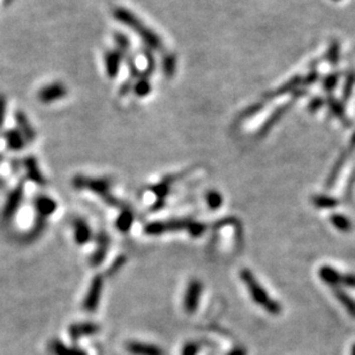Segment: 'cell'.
<instances>
[{
	"mask_svg": "<svg viewBox=\"0 0 355 355\" xmlns=\"http://www.w3.org/2000/svg\"><path fill=\"white\" fill-rule=\"evenodd\" d=\"M240 277H241L242 282L246 284L252 300H254L257 305L262 306L268 313L272 315H277L281 313L282 306L269 297V294L267 293V291L264 290V287L259 284L254 274H252L249 269H241V271H240Z\"/></svg>",
	"mask_w": 355,
	"mask_h": 355,
	"instance_id": "cell-1",
	"label": "cell"
},
{
	"mask_svg": "<svg viewBox=\"0 0 355 355\" xmlns=\"http://www.w3.org/2000/svg\"><path fill=\"white\" fill-rule=\"evenodd\" d=\"M73 186L76 189H86L95 194L101 195L106 202L112 204V206H116L118 203V201L109 194L110 188H111V181L105 179V178L95 179V178L77 175L73 179Z\"/></svg>",
	"mask_w": 355,
	"mask_h": 355,
	"instance_id": "cell-2",
	"label": "cell"
},
{
	"mask_svg": "<svg viewBox=\"0 0 355 355\" xmlns=\"http://www.w3.org/2000/svg\"><path fill=\"white\" fill-rule=\"evenodd\" d=\"M23 195H25V186H23L22 183H20L18 186L10 193V195L5 202V206L3 208L0 218H2L4 223H9L13 219V217L20 209V206H21Z\"/></svg>",
	"mask_w": 355,
	"mask_h": 355,
	"instance_id": "cell-3",
	"label": "cell"
},
{
	"mask_svg": "<svg viewBox=\"0 0 355 355\" xmlns=\"http://www.w3.org/2000/svg\"><path fill=\"white\" fill-rule=\"evenodd\" d=\"M67 94H68V90H67L64 83H61V82H52V83L46 84L38 90L37 98L43 104H50L57 101L64 100Z\"/></svg>",
	"mask_w": 355,
	"mask_h": 355,
	"instance_id": "cell-4",
	"label": "cell"
},
{
	"mask_svg": "<svg viewBox=\"0 0 355 355\" xmlns=\"http://www.w3.org/2000/svg\"><path fill=\"white\" fill-rule=\"evenodd\" d=\"M104 281L103 277L101 275L95 276L90 284L88 293L85 295V299L83 301V309L88 313H95L97 310L98 305H100L102 291H103Z\"/></svg>",
	"mask_w": 355,
	"mask_h": 355,
	"instance_id": "cell-5",
	"label": "cell"
},
{
	"mask_svg": "<svg viewBox=\"0 0 355 355\" xmlns=\"http://www.w3.org/2000/svg\"><path fill=\"white\" fill-rule=\"evenodd\" d=\"M202 283H201L199 279H193V281L189 282L184 299V307L186 313L193 314L197 310L201 294H202Z\"/></svg>",
	"mask_w": 355,
	"mask_h": 355,
	"instance_id": "cell-6",
	"label": "cell"
},
{
	"mask_svg": "<svg viewBox=\"0 0 355 355\" xmlns=\"http://www.w3.org/2000/svg\"><path fill=\"white\" fill-rule=\"evenodd\" d=\"M100 331V325L93 322H80L74 323L69 326L68 333L73 342H76L83 337H90L96 334Z\"/></svg>",
	"mask_w": 355,
	"mask_h": 355,
	"instance_id": "cell-7",
	"label": "cell"
},
{
	"mask_svg": "<svg viewBox=\"0 0 355 355\" xmlns=\"http://www.w3.org/2000/svg\"><path fill=\"white\" fill-rule=\"evenodd\" d=\"M34 207L36 216L47 219L56 212L58 204L52 197L47 195H37L34 200Z\"/></svg>",
	"mask_w": 355,
	"mask_h": 355,
	"instance_id": "cell-8",
	"label": "cell"
},
{
	"mask_svg": "<svg viewBox=\"0 0 355 355\" xmlns=\"http://www.w3.org/2000/svg\"><path fill=\"white\" fill-rule=\"evenodd\" d=\"M73 230H74V240L76 244L84 246L92 240L93 232L90 228L89 224L85 222L83 218H75L73 222Z\"/></svg>",
	"mask_w": 355,
	"mask_h": 355,
	"instance_id": "cell-9",
	"label": "cell"
},
{
	"mask_svg": "<svg viewBox=\"0 0 355 355\" xmlns=\"http://www.w3.org/2000/svg\"><path fill=\"white\" fill-rule=\"evenodd\" d=\"M109 247H110L109 235L104 233V232H101L97 236V247L94 251L92 258H90V263H92L93 267H98L104 262L106 255H108Z\"/></svg>",
	"mask_w": 355,
	"mask_h": 355,
	"instance_id": "cell-10",
	"label": "cell"
},
{
	"mask_svg": "<svg viewBox=\"0 0 355 355\" xmlns=\"http://www.w3.org/2000/svg\"><path fill=\"white\" fill-rule=\"evenodd\" d=\"M126 348L132 355H166L164 349H161L158 346L139 341L128 342Z\"/></svg>",
	"mask_w": 355,
	"mask_h": 355,
	"instance_id": "cell-11",
	"label": "cell"
},
{
	"mask_svg": "<svg viewBox=\"0 0 355 355\" xmlns=\"http://www.w3.org/2000/svg\"><path fill=\"white\" fill-rule=\"evenodd\" d=\"M353 152H354L353 150H350L348 147H347V149L345 150V151H342L341 155L339 156V158L336 160V164L333 165V167H332V169H331L330 174H329V176H327V179H326L325 187H326L327 189L332 188L333 185L336 184V181H337V179H338L339 174H340L342 167L345 166L347 159L349 158V156L352 155Z\"/></svg>",
	"mask_w": 355,
	"mask_h": 355,
	"instance_id": "cell-12",
	"label": "cell"
},
{
	"mask_svg": "<svg viewBox=\"0 0 355 355\" xmlns=\"http://www.w3.org/2000/svg\"><path fill=\"white\" fill-rule=\"evenodd\" d=\"M23 166L26 168L27 178L29 180L34 181L38 185H44L45 184V178L43 175V173L39 169L37 160L34 158V157H27V158L23 159Z\"/></svg>",
	"mask_w": 355,
	"mask_h": 355,
	"instance_id": "cell-13",
	"label": "cell"
},
{
	"mask_svg": "<svg viewBox=\"0 0 355 355\" xmlns=\"http://www.w3.org/2000/svg\"><path fill=\"white\" fill-rule=\"evenodd\" d=\"M4 139L6 141L7 148L12 151H20L25 148L27 140L19 129H9L4 133Z\"/></svg>",
	"mask_w": 355,
	"mask_h": 355,
	"instance_id": "cell-14",
	"label": "cell"
},
{
	"mask_svg": "<svg viewBox=\"0 0 355 355\" xmlns=\"http://www.w3.org/2000/svg\"><path fill=\"white\" fill-rule=\"evenodd\" d=\"M319 278L324 282L326 285H330L331 287H338L341 284L342 275L339 274V271L334 269V268L330 265H323L318 271Z\"/></svg>",
	"mask_w": 355,
	"mask_h": 355,
	"instance_id": "cell-15",
	"label": "cell"
},
{
	"mask_svg": "<svg viewBox=\"0 0 355 355\" xmlns=\"http://www.w3.org/2000/svg\"><path fill=\"white\" fill-rule=\"evenodd\" d=\"M15 120H17L18 124V129L22 133V135L25 136L27 142H33L36 139V132H35L34 127L31 126L25 113L18 111L17 114H15Z\"/></svg>",
	"mask_w": 355,
	"mask_h": 355,
	"instance_id": "cell-16",
	"label": "cell"
},
{
	"mask_svg": "<svg viewBox=\"0 0 355 355\" xmlns=\"http://www.w3.org/2000/svg\"><path fill=\"white\" fill-rule=\"evenodd\" d=\"M333 294L339 302L344 306V308L347 310L350 316L355 318V300L350 297V295L347 293L346 291H344L340 287H333L332 289Z\"/></svg>",
	"mask_w": 355,
	"mask_h": 355,
	"instance_id": "cell-17",
	"label": "cell"
},
{
	"mask_svg": "<svg viewBox=\"0 0 355 355\" xmlns=\"http://www.w3.org/2000/svg\"><path fill=\"white\" fill-rule=\"evenodd\" d=\"M327 104H329V108L331 112L333 113V116H336L338 119L342 122V125L346 126V127H350V126H352V122H350V120L346 116L344 104H342L341 102H339L337 98L330 96L327 98Z\"/></svg>",
	"mask_w": 355,
	"mask_h": 355,
	"instance_id": "cell-18",
	"label": "cell"
},
{
	"mask_svg": "<svg viewBox=\"0 0 355 355\" xmlns=\"http://www.w3.org/2000/svg\"><path fill=\"white\" fill-rule=\"evenodd\" d=\"M46 220L47 219H44V218H42V217L36 216L34 226L31 227L25 235L26 242H33L43 234V232H44L45 227H46Z\"/></svg>",
	"mask_w": 355,
	"mask_h": 355,
	"instance_id": "cell-19",
	"label": "cell"
},
{
	"mask_svg": "<svg viewBox=\"0 0 355 355\" xmlns=\"http://www.w3.org/2000/svg\"><path fill=\"white\" fill-rule=\"evenodd\" d=\"M311 202L318 209H336L339 206L338 199L325 194L314 195L311 197Z\"/></svg>",
	"mask_w": 355,
	"mask_h": 355,
	"instance_id": "cell-20",
	"label": "cell"
},
{
	"mask_svg": "<svg viewBox=\"0 0 355 355\" xmlns=\"http://www.w3.org/2000/svg\"><path fill=\"white\" fill-rule=\"evenodd\" d=\"M133 222H134L133 212L131 210H128V209H125V210H122L120 212L119 217L117 218L116 226L118 230L122 232V233H126V232L131 230Z\"/></svg>",
	"mask_w": 355,
	"mask_h": 355,
	"instance_id": "cell-21",
	"label": "cell"
},
{
	"mask_svg": "<svg viewBox=\"0 0 355 355\" xmlns=\"http://www.w3.org/2000/svg\"><path fill=\"white\" fill-rule=\"evenodd\" d=\"M51 349H52L54 355H86V353L82 349L76 348V347H67L64 342L59 340L52 341Z\"/></svg>",
	"mask_w": 355,
	"mask_h": 355,
	"instance_id": "cell-22",
	"label": "cell"
},
{
	"mask_svg": "<svg viewBox=\"0 0 355 355\" xmlns=\"http://www.w3.org/2000/svg\"><path fill=\"white\" fill-rule=\"evenodd\" d=\"M330 222L332 223L333 226L336 227L338 231L344 232V233H347V232L352 231V228H353V224H352V222H350V219L348 218V217H346L341 214L331 215Z\"/></svg>",
	"mask_w": 355,
	"mask_h": 355,
	"instance_id": "cell-23",
	"label": "cell"
},
{
	"mask_svg": "<svg viewBox=\"0 0 355 355\" xmlns=\"http://www.w3.org/2000/svg\"><path fill=\"white\" fill-rule=\"evenodd\" d=\"M119 54L113 52L109 53L106 56L105 59V64H106V70H108V74L110 76H116V74L118 73V69H119Z\"/></svg>",
	"mask_w": 355,
	"mask_h": 355,
	"instance_id": "cell-24",
	"label": "cell"
},
{
	"mask_svg": "<svg viewBox=\"0 0 355 355\" xmlns=\"http://www.w3.org/2000/svg\"><path fill=\"white\" fill-rule=\"evenodd\" d=\"M355 86V70H350V72L347 74L346 81L344 84V90H342V98L344 101H348L350 97H352L353 90Z\"/></svg>",
	"mask_w": 355,
	"mask_h": 355,
	"instance_id": "cell-25",
	"label": "cell"
},
{
	"mask_svg": "<svg viewBox=\"0 0 355 355\" xmlns=\"http://www.w3.org/2000/svg\"><path fill=\"white\" fill-rule=\"evenodd\" d=\"M206 200H207L209 208H210L211 210H218V209L222 207V204H223V196L219 192H217V191L208 192Z\"/></svg>",
	"mask_w": 355,
	"mask_h": 355,
	"instance_id": "cell-26",
	"label": "cell"
},
{
	"mask_svg": "<svg viewBox=\"0 0 355 355\" xmlns=\"http://www.w3.org/2000/svg\"><path fill=\"white\" fill-rule=\"evenodd\" d=\"M286 109H287V106H285V108H282V109H278L277 111L272 114L271 118H269V119L267 120L265 125H264L261 131H259V136H264L269 133V131L272 128V126H274L276 122L279 120V118H281L282 114L286 111Z\"/></svg>",
	"mask_w": 355,
	"mask_h": 355,
	"instance_id": "cell-27",
	"label": "cell"
},
{
	"mask_svg": "<svg viewBox=\"0 0 355 355\" xmlns=\"http://www.w3.org/2000/svg\"><path fill=\"white\" fill-rule=\"evenodd\" d=\"M144 232L148 235H160L166 232L165 222H153L145 225Z\"/></svg>",
	"mask_w": 355,
	"mask_h": 355,
	"instance_id": "cell-28",
	"label": "cell"
},
{
	"mask_svg": "<svg viewBox=\"0 0 355 355\" xmlns=\"http://www.w3.org/2000/svg\"><path fill=\"white\" fill-rule=\"evenodd\" d=\"M207 230V226L202 223H197V222H189L187 231L189 232L193 238H199V236L202 235L204 233V231Z\"/></svg>",
	"mask_w": 355,
	"mask_h": 355,
	"instance_id": "cell-29",
	"label": "cell"
},
{
	"mask_svg": "<svg viewBox=\"0 0 355 355\" xmlns=\"http://www.w3.org/2000/svg\"><path fill=\"white\" fill-rule=\"evenodd\" d=\"M339 57H340V45L338 42H333L330 46L329 52H327V59L332 65H337L339 62Z\"/></svg>",
	"mask_w": 355,
	"mask_h": 355,
	"instance_id": "cell-30",
	"label": "cell"
},
{
	"mask_svg": "<svg viewBox=\"0 0 355 355\" xmlns=\"http://www.w3.org/2000/svg\"><path fill=\"white\" fill-rule=\"evenodd\" d=\"M339 77H340V74H331L329 76H326L324 78V82H323L324 90H326V92H331V90L336 88L339 82Z\"/></svg>",
	"mask_w": 355,
	"mask_h": 355,
	"instance_id": "cell-31",
	"label": "cell"
},
{
	"mask_svg": "<svg viewBox=\"0 0 355 355\" xmlns=\"http://www.w3.org/2000/svg\"><path fill=\"white\" fill-rule=\"evenodd\" d=\"M200 350V346L196 342H188L184 346L183 355H197Z\"/></svg>",
	"mask_w": 355,
	"mask_h": 355,
	"instance_id": "cell-32",
	"label": "cell"
},
{
	"mask_svg": "<svg viewBox=\"0 0 355 355\" xmlns=\"http://www.w3.org/2000/svg\"><path fill=\"white\" fill-rule=\"evenodd\" d=\"M6 109H7V101L6 97L3 94H0V128L3 127L4 120L6 117Z\"/></svg>",
	"mask_w": 355,
	"mask_h": 355,
	"instance_id": "cell-33",
	"label": "cell"
},
{
	"mask_svg": "<svg viewBox=\"0 0 355 355\" xmlns=\"http://www.w3.org/2000/svg\"><path fill=\"white\" fill-rule=\"evenodd\" d=\"M342 285L346 287H350V289H355V275L354 274H346L342 275Z\"/></svg>",
	"mask_w": 355,
	"mask_h": 355,
	"instance_id": "cell-34",
	"label": "cell"
},
{
	"mask_svg": "<svg viewBox=\"0 0 355 355\" xmlns=\"http://www.w3.org/2000/svg\"><path fill=\"white\" fill-rule=\"evenodd\" d=\"M125 262H126V258L124 257V256H120V257H118L117 261L114 262L111 267H110L109 274H113V272H116L117 270H119L120 268L124 265Z\"/></svg>",
	"mask_w": 355,
	"mask_h": 355,
	"instance_id": "cell-35",
	"label": "cell"
},
{
	"mask_svg": "<svg viewBox=\"0 0 355 355\" xmlns=\"http://www.w3.org/2000/svg\"><path fill=\"white\" fill-rule=\"evenodd\" d=\"M323 104H324V101L322 100V98H314L313 101L310 102V104H309V110L311 112H315V111H317V110H319L323 106Z\"/></svg>",
	"mask_w": 355,
	"mask_h": 355,
	"instance_id": "cell-36",
	"label": "cell"
},
{
	"mask_svg": "<svg viewBox=\"0 0 355 355\" xmlns=\"http://www.w3.org/2000/svg\"><path fill=\"white\" fill-rule=\"evenodd\" d=\"M354 186H355V167H354V171L352 172V174L349 176L348 183H347V189H346L347 197H350V195H352V191Z\"/></svg>",
	"mask_w": 355,
	"mask_h": 355,
	"instance_id": "cell-37",
	"label": "cell"
},
{
	"mask_svg": "<svg viewBox=\"0 0 355 355\" xmlns=\"http://www.w3.org/2000/svg\"><path fill=\"white\" fill-rule=\"evenodd\" d=\"M148 92H149V85L147 83H142V82H141V83L137 84V86H136V93L137 94L142 95V96H143V95H145Z\"/></svg>",
	"mask_w": 355,
	"mask_h": 355,
	"instance_id": "cell-38",
	"label": "cell"
},
{
	"mask_svg": "<svg viewBox=\"0 0 355 355\" xmlns=\"http://www.w3.org/2000/svg\"><path fill=\"white\" fill-rule=\"evenodd\" d=\"M227 355H247V350L241 347H236V348L232 349Z\"/></svg>",
	"mask_w": 355,
	"mask_h": 355,
	"instance_id": "cell-39",
	"label": "cell"
},
{
	"mask_svg": "<svg viewBox=\"0 0 355 355\" xmlns=\"http://www.w3.org/2000/svg\"><path fill=\"white\" fill-rule=\"evenodd\" d=\"M352 355H355V345L352 347Z\"/></svg>",
	"mask_w": 355,
	"mask_h": 355,
	"instance_id": "cell-40",
	"label": "cell"
}]
</instances>
